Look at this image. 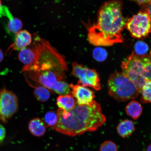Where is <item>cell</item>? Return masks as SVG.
Here are the masks:
<instances>
[{
  "instance_id": "cell-17",
  "label": "cell",
  "mask_w": 151,
  "mask_h": 151,
  "mask_svg": "<svg viewBox=\"0 0 151 151\" xmlns=\"http://www.w3.org/2000/svg\"><path fill=\"white\" fill-rule=\"evenodd\" d=\"M34 94L39 101L46 102L50 97V90L40 85L35 86Z\"/></svg>"
},
{
  "instance_id": "cell-27",
  "label": "cell",
  "mask_w": 151,
  "mask_h": 151,
  "mask_svg": "<svg viewBox=\"0 0 151 151\" xmlns=\"http://www.w3.org/2000/svg\"><path fill=\"white\" fill-rule=\"evenodd\" d=\"M4 58V54L2 51L0 49V63L3 61Z\"/></svg>"
},
{
  "instance_id": "cell-30",
  "label": "cell",
  "mask_w": 151,
  "mask_h": 151,
  "mask_svg": "<svg viewBox=\"0 0 151 151\" xmlns=\"http://www.w3.org/2000/svg\"><path fill=\"white\" fill-rule=\"evenodd\" d=\"M129 1H133L137 2V0H129Z\"/></svg>"
},
{
  "instance_id": "cell-12",
  "label": "cell",
  "mask_w": 151,
  "mask_h": 151,
  "mask_svg": "<svg viewBox=\"0 0 151 151\" xmlns=\"http://www.w3.org/2000/svg\"><path fill=\"white\" fill-rule=\"evenodd\" d=\"M28 129L34 136L41 137L44 135L46 131V124L39 118H35L30 121L28 124Z\"/></svg>"
},
{
  "instance_id": "cell-10",
  "label": "cell",
  "mask_w": 151,
  "mask_h": 151,
  "mask_svg": "<svg viewBox=\"0 0 151 151\" xmlns=\"http://www.w3.org/2000/svg\"><path fill=\"white\" fill-rule=\"evenodd\" d=\"M71 90L69 94L76 99V103L79 105H88L94 101L95 95L94 92L86 87L77 84H69Z\"/></svg>"
},
{
  "instance_id": "cell-15",
  "label": "cell",
  "mask_w": 151,
  "mask_h": 151,
  "mask_svg": "<svg viewBox=\"0 0 151 151\" xmlns=\"http://www.w3.org/2000/svg\"><path fill=\"white\" fill-rule=\"evenodd\" d=\"M18 60L24 65H31L35 61V52L31 47H26L20 50L18 54Z\"/></svg>"
},
{
  "instance_id": "cell-21",
  "label": "cell",
  "mask_w": 151,
  "mask_h": 151,
  "mask_svg": "<svg viewBox=\"0 0 151 151\" xmlns=\"http://www.w3.org/2000/svg\"><path fill=\"white\" fill-rule=\"evenodd\" d=\"M93 57L96 61L103 62L106 59L107 53L105 50L101 48L94 49L93 52Z\"/></svg>"
},
{
  "instance_id": "cell-9",
  "label": "cell",
  "mask_w": 151,
  "mask_h": 151,
  "mask_svg": "<svg viewBox=\"0 0 151 151\" xmlns=\"http://www.w3.org/2000/svg\"><path fill=\"white\" fill-rule=\"evenodd\" d=\"M32 80L54 91L59 83L63 81L65 72L63 71L48 70L26 72Z\"/></svg>"
},
{
  "instance_id": "cell-25",
  "label": "cell",
  "mask_w": 151,
  "mask_h": 151,
  "mask_svg": "<svg viewBox=\"0 0 151 151\" xmlns=\"http://www.w3.org/2000/svg\"><path fill=\"white\" fill-rule=\"evenodd\" d=\"M151 0H137V2L139 5H147L150 2Z\"/></svg>"
},
{
  "instance_id": "cell-28",
  "label": "cell",
  "mask_w": 151,
  "mask_h": 151,
  "mask_svg": "<svg viewBox=\"0 0 151 151\" xmlns=\"http://www.w3.org/2000/svg\"><path fill=\"white\" fill-rule=\"evenodd\" d=\"M146 151H151V144L149 145L147 147Z\"/></svg>"
},
{
  "instance_id": "cell-26",
  "label": "cell",
  "mask_w": 151,
  "mask_h": 151,
  "mask_svg": "<svg viewBox=\"0 0 151 151\" xmlns=\"http://www.w3.org/2000/svg\"><path fill=\"white\" fill-rule=\"evenodd\" d=\"M146 6H147L146 9H145V10L148 12L151 19V1L150 3H149L148 4L146 5Z\"/></svg>"
},
{
  "instance_id": "cell-22",
  "label": "cell",
  "mask_w": 151,
  "mask_h": 151,
  "mask_svg": "<svg viewBox=\"0 0 151 151\" xmlns=\"http://www.w3.org/2000/svg\"><path fill=\"white\" fill-rule=\"evenodd\" d=\"M136 53L139 55H146L148 50V47L146 43L142 41H138L136 43L135 46Z\"/></svg>"
},
{
  "instance_id": "cell-20",
  "label": "cell",
  "mask_w": 151,
  "mask_h": 151,
  "mask_svg": "<svg viewBox=\"0 0 151 151\" xmlns=\"http://www.w3.org/2000/svg\"><path fill=\"white\" fill-rule=\"evenodd\" d=\"M45 124H47L48 127L54 130L58 121L56 113L52 111L47 112L45 115Z\"/></svg>"
},
{
  "instance_id": "cell-11",
  "label": "cell",
  "mask_w": 151,
  "mask_h": 151,
  "mask_svg": "<svg viewBox=\"0 0 151 151\" xmlns=\"http://www.w3.org/2000/svg\"><path fill=\"white\" fill-rule=\"evenodd\" d=\"M32 39L29 32L24 30L16 34L14 42L9 47V50H20L31 45Z\"/></svg>"
},
{
  "instance_id": "cell-24",
  "label": "cell",
  "mask_w": 151,
  "mask_h": 151,
  "mask_svg": "<svg viewBox=\"0 0 151 151\" xmlns=\"http://www.w3.org/2000/svg\"><path fill=\"white\" fill-rule=\"evenodd\" d=\"M6 134L5 128L2 124H0V143L4 140Z\"/></svg>"
},
{
  "instance_id": "cell-6",
  "label": "cell",
  "mask_w": 151,
  "mask_h": 151,
  "mask_svg": "<svg viewBox=\"0 0 151 151\" xmlns=\"http://www.w3.org/2000/svg\"><path fill=\"white\" fill-rule=\"evenodd\" d=\"M125 26L132 37L142 38L151 33V19L146 10L140 11L128 20Z\"/></svg>"
},
{
  "instance_id": "cell-19",
  "label": "cell",
  "mask_w": 151,
  "mask_h": 151,
  "mask_svg": "<svg viewBox=\"0 0 151 151\" xmlns=\"http://www.w3.org/2000/svg\"><path fill=\"white\" fill-rule=\"evenodd\" d=\"M141 102L143 104L151 103V81L147 80L141 92Z\"/></svg>"
},
{
  "instance_id": "cell-5",
  "label": "cell",
  "mask_w": 151,
  "mask_h": 151,
  "mask_svg": "<svg viewBox=\"0 0 151 151\" xmlns=\"http://www.w3.org/2000/svg\"><path fill=\"white\" fill-rule=\"evenodd\" d=\"M109 95L118 101H125L138 97L140 91L133 83L122 73L116 71L107 82Z\"/></svg>"
},
{
  "instance_id": "cell-16",
  "label": "cell",
  "mask_w": 151,
  "mask_h": 151,
  "mask_svg": "<svg viewBox=\"0 0 151 151\" xmlns=\"http://www.w3.org/2000/svg\"><path fill=\"white\" fill-rule=\"evenodd\" d=\"M126 111L128 116L136 120L141 116L142 112V108L138 102L133 101L126 106Z\"/></svg>"
},
{
  "instance_id": "cell-18",
  "label": "cell",
  "mask_w": 151,
  "mask_h": 151,
  "mask_svg": "<svg viewBox=\"0 0 151 151\" xmlns=\"http://www.w3.org/2000/svg\"><path fill=\"white\" fill-rule=\"evenodd\" d=\"M9 19V20L7 24V27L9 32L17 34L22 31L23 24L20 19L14 17L13 16L11 17Z\"/></svg>"
},
{
  "instance_id": "cell-13",
  "label": "cell",
  "mask_w": 151,
  "mask_h": 151,
  "mask_svg": "<svg viewBox=\"0 0 151 151\" xmlns=\"http://www.w3.org/2000/svg\"><path fill=\"white\" fill-rule=\"evenodd\" d=\"M118 133L120 137L126 138L131 135L135 130L134 124L131 120L122 121L116 128Z\"/></svg>"
},
{
  "instance_id": "cell-3",
  "label": "cell",
  "mask_w": 151,
  "mask_h": 151,
  "mask_svg": "<svg viewBox=\"0 0 151 151\" xmlns=\"http://www.w3.org/2000/svg\"><path fill=\"white\" fill-rule=\"evenodd\" d=\"M35 37L31 47L35 52V61L31 65H24L22 71H67V64L65 56L48 41L37 35Z\"/></svg>"
},
{
  "instance_id": "cell-2",
  "label": "cell",
  "mask_w": 151,
  "mask_h": 151,
  "mask_svg": "<svg viewBox=\"0 0 151 151\" xmlns=\"http://www.w3.org/2000/svg\"><path fill=\"white\" fill-rule=\"evenodd\" d=\"M56 114L58 121L54 130L71 137L97 131L106 121L101 105L95 101L88 105L76 103L69 110L59 108Z\"/></svg>"
},
{
  "instance_id": "cell-7",
  "label": "cell",
  "mask_w": 151,
  "mask_h": 151,
  "mask_svg": "<svg viewBox=\"0 0 151 151\" xmlns=\"http://www.w3.org/2000/svg\"><path fill=\"white\" fill-rule=\"evenodd\" d=\"M72 66L71 74L79 79L78 84L90 87L97 91L101 89L99 75L95 70L85 67L76 62H73Z\"/></svg>"
},
{
  "instance_id": "cell-4",
  "label": "cell",
  "mask_w": 151,
  "mask_h": 151,
  "mask_svg": "<svg viewBox=\"0 0 151 151\" xmlns=\"http://www.w3.org/2000/svg\"><path fill=\"white\" fill-rule=\"evenodd\" d=\"M151 61V54L139 55L133 52L122 62V73L140 91L147 81Z\"/></svg>"
},
{
  "instance_id": "cell-8",
  "label": "cell",
  "mask_w": 151,
  "mask_h": 151,
  "mask_svg": "<svg viewBox=\"0 0 151 151\" xmlns=\"http://www.w3.org/2000/svg\"><path fill=\"white\" fill-rule=\"evenodd\" d=\"M18 101L16 94L5 87L0 91V122L6 123L17 111Z\"/></svg>"
},
{
  "instance_id": "cell-29",
  "label": "cell",
  "mask_w": 151,
  "mask_h": 151,
  "mask_svg": "<svg viewBox=\"0 0 151 151\" xmlns=\"http://www.w3.org/2000/svg\"><path fill=\"white\" fill-rule=\"evenodd\" d=\"M2 6V5L1 1V0H0V11H1Z\"/></svg>"
},
{
  "instance_id": "cell-14",
  "label": "cell",
  "mask_w": 151,
  "mask_h": 151,
  "mask_svg": "<svg viewBox=\"0 0 151 151\" xmlns=\"http://www.w3.org/2000/svg\"><path fill=\"white\" fill-rule=\"evenodd\" d=\"M76 103V100L69 94L60 95L57 99V104L59 109L63 110H70Z\"/></svg>"
},
{
  "instance_id": "cell-1",
  "label": "cell",
  "mask_w": 151,
  "mask_h": 151,
  "mask_svg": "<svg viewBox=\"0 0 151 151\" xmlns=\"http://www.w3.org/2000/svg\"><path fill=\"white\" fill-rule=\"evenodd\" d=\"M122 3L111 0L101 6L97 22L88 28V39L96 46H110L123 41L122 32L127 21L122 13Z\"/></svg>"
},
{
  "instance_id": "cell-23",
  "label": "cell",
  "mask_w": 151,
  "mask_h": 151,
  "mask_svg": "<svg viewBox=\"0 0 151 151\" xmlns=\"http://www.w3.org/2000/svg\"><path fill=\"white\" fill-rule=\"evenodd\" d=\"M100 151H118L117 146L111 141H106L100 147Z\"/></svg>"
}]
</instances>
